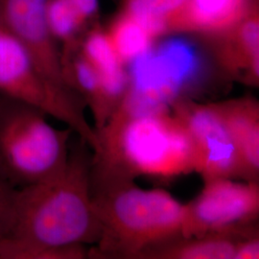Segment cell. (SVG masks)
Here are the masks:
<instances>
[{"label":"cell","mask_w":259,"mask_h":259,"mask_svg":"<svg viewBox=\"0 0 259 259\" xmlns=\"http://www.w3.org/2000/svg\"><path fill=\"white\" fill-rule=\"evenodd\" d=\"M90 146L80 143L65 169L45 182L17 188L0 238V259H83L101 225L91 188Z\"/></svg>","instance_id":"cell-1"},{"label":"cell","mask_w":259,"mask_h":259,"mask_svg":"<svg viewBox=\"0 0 259 259\" xmlns=\"http://www.w3.org/2000/svg\"><path fill=\"white\" fill-rule=\"evenodd\" d=\"M165 94L133 81L102 129L91 160V187L137 177L174 178L195 170L194 151Z\"/></svg>","instance_id":"cell-2"},{"label":"cell","mask_w":259,"mask_h":259,"mask_svg":"<svg viewBox=\"0 0 259 259\" xmlns=\"http://www.w3.org/2000/svg\"><path fill=\"white\" fill-rule=\"evenodd\" d=\"M101 225L89 257L139 258L158 245L182 237L186 204L162 189H142L134 181L92 188Z\"/></svg>","instance_id":"cell-3"},{"label":"cell","mask_w":259,"mask_h":259,"mask_svg":"<svg viewBox=\"0 0 259 259\" xmlns=\"http://www.w3.org/2000/svg\"><path fill=\"white\" fill-rule=\"evenodd\" d=\"M45 111L0 94V172L17 188L65 169L73 130L57 129Z\"/></svg>","instance_id":"cell-4"},{"label":"cell","mask_w":259,"mask_h":259,"mask_svg":"<svg viewBox=\"0 0 259 259\" xmlns=\"http://www.w3.org/2000/svg\"><path fill=\"white\" fill-rule=\"evenodd\" d=\"M0 94L27 103L65 123L90 146L97 145L95 130L85 119L84 104L56 90L40 74L27 49L0 19Z\"/></svg>","instance_id":"cell-5"},{"label":"cell","mask_w":259,"mask_h":259,"mask_svg":"<svg viewBox=\"0 0 259 259\" xmlns=\"http://www.w3.org/2000/svg\"><path fill=\"white\" fill-rule=\"evenodd\" d=\"M170 108L189 135L194 151V172L199 173L204 182L244 179L235 143L213 103L200 104L177 98L171 101Z\"/></svg>","instance_id":"cell-6"},{"label":"cell","mask_w":259,"mask_h":259,"mask_svg":"<svg viewBox=\"0 0 259 259\" xmlns=\"http://www.w3.org/2000/svg\"><path fill=\"white\" fill-rule=\"evenodd\" d=\"M201 193L186 204L182 238L221 232L258 218V182L214 179L204 182Z\"/></svg>","instance_id":"cell-7"},{"label":"cell","mask_w":259,"mask_h":259,"mask_svg":"<svg viewBox=\"0 0 259 259\" xmlns=\"http://www.w3.org/2000/svg\"><path fill=\"white\" fill-rule=\"evenodd\" d=\"M47 2L0 0V19L27 49L48 83L62 93L78 96L65 82L61 48L47 20Z\"/></svg>","instance_id":"cell-8"},{"label":"cell","mask_w":259,"mask_h":259,"mask_svg":"<svg viewBox=\"0 0 259 259\" xmlns=\"http://www.w3.org/2000/svg\"><path fill=\"white\" fill-rule=\"evenodd\" d=\"M226 76L249 87L259 85V0L231 27L205 38Z\"/></svg>","instance_id":"cell-9"},{"label":"cell","mask_w":259,"mask_h":259,"mask_svg":"<svg viewBox=\"0 0 259 259\" xmlns=\"http://www.w3.org/2000/svg\"><path fill=\"white\" fill-rule=\"evenodd\" d=\"M257 0H183L159 25V37L189 34L203 38L231 27Z\"/></svg>","instance_id":"cell-10"},{"label":"cell","mask_w":259,"mask_h":259,"mask_svg":"<svg viewBox=\"0 0 259 259\" xmlns=\"http://www.w3.org/2000/svg\"><path fill=\"white\" fill-rule=\"evenodd\" d=\"M258 232L254 222L241 224L200 237L178 238L143 252L139 258L235 259L241 242Z\"/></svg>","instance_id":"cell-11"},{"label":"cell","mask_w":259,"mask_h":259,"mask_svg":"<svg viewBox=\"0 0 259 259\" xmlns=\"http://www.w3.org/2000/svg\"><path fill=\"white\" fill-rule=\"evenodd\" d=\"M213 105L232 135L240 157L244 180L258 182V101L245 96Z\"/></svg>","instance_id":"cell-12"},{"label":"cell","mask_w":259,"mask_h":259,"mask_svg":"<svg viewBox=\"0 0 259 259\" xmlns=\"http://www.w3.org/2000/svg\"><path fill=\"white\" fill-rule=\"evenodd\" d=\"M79 49L101 79L109 101L115 111L132 80L101 22L94 24L84 33Z\"/></svg>","instance_id":"cell-13"},{"label":"cell","mask_w":259,"mask_h":259,"mask_svg":"<svg viewBox=\"0 0 259 259\" xmlns=\"http://www.w3.org/2000/svg\"><path fill=\"white\" fill-rule=\"evenodd\" d=\"M105 29L124 65L145 55L155 40L139 19L123 9Z\"/></svg>","instance_id":"cell-14"},{"label":"cell","mask_w":259,"mask_h":259,"mask_svg":"<svg viewBox=\"0 0 259 259\" xmlns=\"http://www.w3.org/2000/svg\"><path fill=\"white\" fill-rule=\"evenodd\" d=\"M48 2L72 11L88 28L100 22L99 0H48Z\"/></svg>","instance_id":"cell-15"},{"label":"cell","mask_w":259,"mask_h":259,"mask_svg":"<svg viewBox=\"0 0 259 259\" xmlns=\"http://www.w3.org/2000/svg\"><path fill=\"white\" fill-rule=\"evenodd\" d=\"M17 187L0 172V238L8 218Z\"/></svg>","instance_id":"cell-16"},{"label":"cell","mask_w":259,"mask_h":259,"mask_svg":"<svg viewBox=\"0 0 259 259\" xmlns=\"http://www.w3.org/2000/svg\"><path fill=\"white\" fill-rule=\"evenodd\" d=\"M258 258L259 234L258 232H256L241 242L235 255V259Z\"/></svg>","instance_id":"cell-17"},{"label":"cell","mask_w":259,"mask_h":259,"mask_svg":"<svg viewBox=\"0 0 259 259\" xmlns=\"http://www.w3.org/2000/svg\"><path fill=\"white\" fill-rule=\"evenodd\" d=\"M121 3H123V2H126V1H128V0H120Z\"/></svg>","instance_id":"cell-18"}]
</instances>
